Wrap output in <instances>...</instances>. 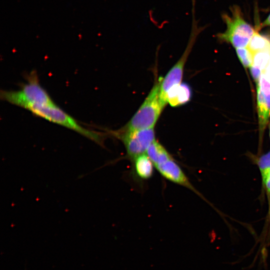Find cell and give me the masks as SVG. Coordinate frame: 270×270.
I'll use <instances>...</instances> for the list:
<instances>
[{"instance_id":"obj_1","label":"cell","mask_w":270,"mask_h":270,"mask_svg":"<svg viewBox=\"0 0 270 270\" xmlns=\"http://www.w3.org/2000/svg\"><path fill=\"white\" fill-rule=\"evenodd\" d=\"M0 96L2 100L28 110L33 107L54 103L40 84L36 72L28 76L26 82L19 90H2Z\"/></svg>"},{"instance_id":"obj_2","label":"cell","mask_w":270,"mask_h":270,"mask_svg":"<svg viewBox=\"0 0 270 270\" xmlns=\"http://www.w3.org/2000/svg\"><path fill=\"white\" fill-rule=\"evenodd\" d=\"M160 78L156 82L130 120L119 131L124 132L154 128L165 106L160 96Z\"/></svg>"},{"instance_id":"obj_3","label":"cell","mask_w":270,"mask_h":270,"mask_svg":"<svg viewBox=\"0 0 270 270\" xmlns=\"http://www.w3.org/2000/svg\"><path fill=\"white\" fill-rule=\"evenodd\" d=\"M28 110L37 116L76 132L101 146L104 145V134L84 128L55 102L33 107Z\"/></svg>"},{"instance_id":"obj_4","label":"cell","mask_w":270,"mask_h":270,"mask_svg":"<svg viewBox=\"0 0 270 270\" xmlns=\"http://www.w3.org/2000/svg\"><path fill=\"white\" fill-rule=\"evenodd\" d=\"M230 12V15L222 14L226 28L216 37L220 41L230 44L236 48L246 47L256 30L244 19L238 6H233Z\"/></svg>"},{"instance_id":"obj_5","label":"cell","mask_w":270,"mask_h":270,"mask_svg":"<svg viewBox=\"0 0 270 270\" xmlns=\"http://www.w3.org/2000/svg\"><path fill=\"white\" fill-rule=\"evenodd\" d=\"M192 13L191 32L186 47L176 64L168 72L164 78H160V96L162 102L165 106L167 104L168 92L171 88L181 83L184 65L196 38L202 30L201 28L198 26L194 18V6L192 7Z\"/></svg>"},{"instance_id":"obj_6","label":"cell","mask_w":270,"mask_h":270,"mask_svg":"<svg viewBox=\"0 0 270 270\" xmlns=\"http://www.w3.org/2000/svg\"><path fill=\"white\" fill-rule=\"evenodd\" d=\"M124 143L128 157L133 160L146 154L149 146L156 140L154 128L129 132H112Z\"/></svg>"},{"instance_id":"obj_7","label":"cell","mask_w":270,"mask_h":270,"mask_svg":"<svg viewBox=\"0 0 270 270\" xmlns=\"http://www.w3.org/2000/svg\"><path fill=\"white\" fill-rule=\"evenodd\" d=\"M154 168L166 179L184 186L202 196L173 158L156 166Z\"/></svg>"},{"instance_id":"obj_8","label":"cell","mask_w":270,"mask_h":270,"mask_svg":"<svg viewBox=\"0 0 270 270\" xmlns=\"http://www.w3.org/2000/svg\"><path fill=\"white\" fill-rule=\"evenodd\" d=\"M192 91L188 84L180 83L171 88L166 94V101L172 106L188 103L191 99Z\"/></svg>"},{"instance_id":"obj_9","label":"cell","mask_w":270,"mask_h":270,"mask_svg":"<svg viewBox=\"0 0 270 270\" xmlns=\"http://www.w3.org/2000/svg\"><path fill=\"white\" fill-rule=\"evenodd\" d=\"M257 106L260 132L266 128L270 117V94L257 89Z\"/></svg>"},{"instance_id":"obj_10","label":"cell","mask_w":270,"mask_h":270,"mask_svg":"<svg viewBox=\"0 0 270 270\" xmlns=\"http://www.w3.org/2000/svg\"><path fill=\"white\" fill-rule=\"evenodd\" d=\"M132 160L136 176L140 179L146 180L152 176L154 166L146 153L136 157Z\"/></svg>"},{"instance_id":"obj_11","label":"cell","mask_w":270,"mask_h":270,"mask_svg":"<svg viewBox=\"0 0 270 270\" xmlns=\"http://www.w3.org/2000/svg\"><path fill=\"white\" fill-rule=\"evenodd\" d=\"M146 154L152 162L154 167L172 158L166 148L156 140L149 146Z\"/></svg>"},{"instance_id":"obj_12","label":"cell","mask_w":270,"mask_h":270,"mask_svg":"<svg viewBox=\"0 0 270 270\" xmlns=\"http://www.w3.org/2000/svg\"><path fill=\"white\" fill-rule=\"evenodd\" d=\"M247 47L254 54L263 50H270V38L256 30Z\"/></svg>"},{"instance_id":"obj_13","label":"cell","mask_w":270,"mask_h":270,"mask_svg":"<svg viewBox=\"0 0 270 270\" xmlns=\"http://www.w3.org/2000/svg\"><path fill=\"white\" fill-rule=\"evenodd\" d=\"M270 62V50H263L254 54L252 66L260 69L262 72Z\"/></svg>"},{"instance_id":"obj_14","label":"cell","mask_w":270,"mask_h":270,"mask_svg":"<svg viewBox=\"0 0 270 270\" xmlns=\"http://www.w3.org/2000/svg\"><path fill=\"white\" fill-rule=\"evenodd\" d=\"M238 58L244 66L250 68L252 64L254 54L246 47L236 48Z\"/></svg>"},{"instance_id":"obj_15","label":"cell","mask_w":270,"mask_h":270,"mask_svg":"<svg viewBox=\"0 0 270 270\" xmlns=\"http://www.w3.org/2000/svg\"><path fill=\"white\" fill-rule=\"evenodd\" d=\"M261 176L270 168V151L261 156L256 160Z\"/></svg>"},{"instance_id":"obj_16","label":"cell","mask_w":270,"mask_h":270,"mask_svg":"<svg viewBox=\"0 0 270 270\" xmlns=\"http://www.w3.org/2000/svg\"><path fill=\"white\" fill-rule=\"evenodd\" d=\"M261 176L263 186L269 198L270 196V168L266 170Z\"/></svg>"},{"instance_id":"obj_17","label":"cell","mask_w":270,"mask_h":270,"mask_svg":"<svg viewBox=\"0 0 270 270\" xmlns=\"http://www.w3.org/2000/svg\"><path fill=\"white\" fill-rule=\"evenodd\" d=\"M261 75L270 80V62L262 70Z\"/></svg>"},{"instance_id":"obj_18","label":"cell","mask_w":270,"mask_h":270,"mask_svg":"<svg viewBox=\"0 0 270 270\" xmlns=\"http://www.w3.org/2000/svg\"><path fill=\"white\" fill-rule=\"evenodd\" d=\"M265 27H270V14L266 19L260 24L259 28Z\"/></svg>"},{"instance_id":"obj_19","label":"cell","mask_w":270,"mask_h":270,"mask_svg":"<svg viewBox=\"0 0 270 270\" xmlns=\"http://www.w3.org/2000/svg\"><path fill=\"white\" fill-rule=\"evenodd\" d=\"M268 258V252L266 248H263L262 251V258L264 262L266 261Z\"/></svg>"},{"instance_id":"obj_20","label":"cell","mask_w":270,"mask_h":270,"mask_svg":"<svg viewBox=\"0 0 270 270\" xmlns=\"http://www.w3.org/2000/svg\"><path fill=\"white\" fill-rule=\"evenodd\" d=\"M267 241H268V242H270V226L269 232H268V236Z\"/></svg>"},{"instance_id":"obj_21","label":"cell","mask_w":270,"mask_h":270,"mask_svg":"<svg viewBox=\"0 0 270 270\" xmlns=\"http://www.w3.org/2000/svg\"><path fill=\"white\" fill-rule=\"evenodd\" d=\"M268 200H269V211H268V213H269V216H270V197L268 198Z\"/></svg>"},{"instance_id":"obj_22","label":"cell","mask_w":270,"mask_h":270,"mask_svg":"<svg viewBox=\"0 0 270 270\" xmlns=\"http://www.w3.org/2000/svg\"></svg>"}]
</instances>
